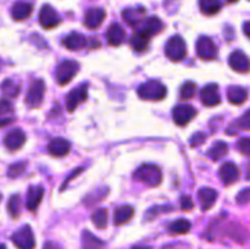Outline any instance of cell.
I'll list each match as a JSON object with an SVG mask.
<instances>
[{"label":"cell","instance_id":"obj_12","mask_svg":"<svg viewBox=\"0 0 250 249\" xmlns=\"http://www.w3.org/2000/svg\"><path fill=\"white\" fill-rule=\"evenodd\" d=\"M104 19H105V10L101 7H92L86 10L83 23L88 29H97L104 22Z\"/></svg>","mask_w":250,"mask_h":249},{"label":"cell","instance_id":"obj_22","mask_svg":"<svg viewBox=\"0 0 250 249\" xmlns=\"http://www.w3.org/2000/svg\"><path fill=\"white\" fill-rule=\"evenodd\" d=\"M13 104L6 98L0 100V128H6L13 122Z\"/></svg>","mask_w":250,"mask_h":249},{"label":"cell","instance_id":"obj_6","mask_svg":"<svg viewBox=\"0 0 250 249\" xmlns=\"http://www.w3.org/2000/svg\"><path fill=\"white\" fill-rule=\"evenodd\" d=\"M198 114L196 109L189 104H179L173 110V120L177 126H186L189 125L193 117Z\"/></svg>","mask_w":250,"mask_h":249},{"label":"cell","instance_id":"obj_43","mask_svg":"<svg viewBox=\"0 0 250 249\" xmlns=\"http://www.w3.org/2000/svg\"><path fill=\"white\" fill-rule=\"evenodd\" d=\"M243 32L246 34V37H249L250 38V21L245 22V25H243Z\"/></svg>","mask_w":250,"mask_h":249},{"label":"cell","instance_id":"obj_35","mask_svg":"<svg viewBox=\"0 0 250 249\" xmlns=\"http://www.w3.org/2000/svg\"><path fill=\"white\" fill-rule=\"evenodd\" d=\"M107 192H108V189H107V188H101V189L95 191L94 194H91V195L85 200V204H86V205H91V204H97V203H100L101 200H104V198H105Z\"/></svg>","mask_w":250,"mask_h":249},{"label":"cell","instance_id":"obj_40","mask_svg":"<svg viewBox=\"0 0 250 249\" xmlns=\"http://www.w3.org/2000/svg\"><path fill=\"white\" fill-rule=\"evenodd\" d=\"M205 139H207V135H205L204 132H199V134H196V135H193V136L190 138V145H192V147H198V145H201Z\"/></svg>","mask_w":250,"mask_h":249},{"label":"cell","instance_id":"obj_25","mask_svg":"<svg viewBox=\"0 0 250 249\" xmlns=\"http://www.w3.org/2000/svg\"><path fill=\"white\" fill-rule=\"evenodd\" d=\"M217 197H218L217 191H214V189H211V188H204V189H201V191L198 192V198H199V203H201V205H202V210H209V208L215 204Z\"/></svg>","mask_w":250,"mask_h":249},{"label":"cell","instance_id":"obj_9","mask_svg":"<svg viewBox=\"0 0 250 249\" xmlns=\"http://www.w3.org/2000/svg\"><path fill=\"white\" fill-rule=\"evenodd\" d=\"M60 22H62V18L59 16V13L50 4H45V6L41 7V10H40V25L44 29H51V28L57 26Z\"/></svg>","mask_w":250,"mask_h":249},{"label":"cell","instance_id":"obj_39","mask_svg":"<svg viewBox=\"0 0 250 249\" xmlns=\"http://www.w3.org/2000/svg\"><path fill=\"white\" fill-rule=\"evenodd\" d=\"M237 147H239V150H240L245 156L250 157V138H240Z\"/></svg>","mask_w":250,"mask_h":249},{"label":"cell","instance_id":"obj_26","mask_svg":"<svg viewBox=\"0 0 250 249\" xmlns=\"http://www.w3.org/2000/svg\"><path fill=\"white\" fill-rule=\"evenodd\" d=\"M248 91L243 88V87H230L229 88V92H227V97H229V101L231 104H237V106H242L246 103L248 100Z\"/></svg>","mask_w":250,"mask_h":249},{"label":"cell","instance_id":"obj_1","mask_svg":"<svg viewBox=\"0 0 250 249\" xmlns=\"http://www.w3.org/2000/svg\"><path fill=\"white\" fill-rule=\"evenodd\" d=\"M135 179L141 181L142 183H145L146 186H158L163 181V173L161 169L158 166L154 164H145L141 166L136 172H135Z\"/></svg>","mask_w":250,"mask_h":249},{"label":"cell","instance_id":"obj_7","mask_svg":"<svg viewBox=\"0 0 250 249\" xmlns=\"http://www.w3.org/2000/svg\"><path fill=\"white\" fill-rule=\"evenodd\" d=\"M12 242L19 249H34L35 248V238L29 226L21 227L16 233L12 235Z\"/></svg>","mask_w":250,"mask_h":249},{"label":"cell","instance_id":"obj_44","mask_svg":"<svg viewBox=\"0 0 250 249\" xmlns=\"http://www.w3.org/2000/svg\"><path fill=\"white\" fill-rule=\"evenodd\" d=\"M44 249H62L59 245H56V244H53V242H47L45 245H44Z\"/></svg>","mask_w":250,"mask_h":249},{"label":"cell","instance_id":"obj_28","mask_svg":"<svg viewBox=\"0 0 250 249\" xmlns=\"http://www.w3.org/2000/svg\"><path fill=\"white\" fill-rule=\"evenodd\" d=\"M199 7H201L202 13L211 16L221 10L223 1L221 0H199Z\"/></svg>","mask_w":250,"mask_h":249},{"label":"cell","instance_id":"obj_24","mask_svg":"<svg viewBox=\"0 0 250 249\" xmlns=\"http://www.w3.org/2000/svg\"><path fill=\"white\" fill-rule=\"evenodd\" d=\"M44 197V189L41 186H32L28 191V197H26V208L29 211H35L41 203Z\"/></svg>","mask_w":250,"mask_h":249},{"label":"cell","instance_id":"obj_17","mask_svg":"<svg viewBox=\"0 0 250 249\" xmlns=\"http://www.w3.org/2000/svg\"><path fill=\"white\" fill-rule=\"evenodd\" d=\"M239 169L234 163H224L220 169V179L224 185H233L239 179Z\"/></svg>","mask_w":250,"mask_h":249},{"label":"cell","instance_id":"obj_21","mask_svg":"<svg viewBox=\"0 0 250 249\" xmlns=\"http://www.w3.org/2000/svg\"><path fill=\"white\" fill-rule=\"evenodd\" d=\"M139 29L144 31L145 34H148L149 37H152L155 34H160L164 29V22L157 16H151V18H148L146 21L142 22V26Z\"/></svg>","mask_w":250,"mask_h":249},{"label":"cell","instance_id":"obj_8","mask_svg":"<svg viewBox=\"0 0 250 249\" xmlns=\"http://www.w3.org/2000/svg\"><path fill=\"white\" fill-rule=\"evenodd\" d=\"M196 53L202 60H214L218 54V48L209 37H199L196 43Z\"/></svg>","mask_w":250,"mask_h":249},{"label":"cell","instance_id":"obj_4","mask_svg":"<svg viewBox=\"0 0 250 249\" xmlns=\"http://www.w3.org/2000/svg\"><path fill=\"white\" fill-rule=\"evenodd\" d=\"M44 94H45V84L41 79L34 81L31 84L28 92H26V98H25L26 106L31 107V109L40 107L42 100H44Z\"/></svg>","mask_w":250,"mask_h":249},{"label":"cell","instance_id":"obj_48","mask_svg":"<svg viewBox=\"0 0 250 249\" xmlns=\"http://www.w3.org/2000/svg\"><path fill=\"white\" fill-rule=\"evenodd\" d=\"M0 249H6V247L4 245H0Z\"/></svg>","mask_w":250,"mask_h":249},{"label":"cell","instance_id":"obj_23","mask_svg":"<svg viewBox=\"0 0 250 249\" xmlns=\"http://www.w3.org/2000/svg\"><path fill=\"white\" fill-rule=\"evenodd\" d=\"M86 44H88L86 38L79 32H72L67 37H64V40H63V45L69 50H73V51L83 48Z\"/></svg>","mask_w":250,"mask_h":249},{"label":"cell","instance_id":"obj_41","mask_svg":"<svg viewBox=\"0 0 250 249\" xmlns=\"http://www.w3.org/2000/svg\"><path fill=\"white\" fill-rule=\"evenodd\" d=\"M237 203H239V204H248V203H250V188L243 189V191L237 195Z\"/></svg>","mask_w":250,"mask_h":249},{"label":"cell","instance_id":"obj_3","mask_svg":"<svg viewBox=\"0 0 250 249\" xmlns=\"http://www.w3.org/2000/svg\"><path fill=\"white\" fill-rule=\"evenodd\" d=\"M166 54L170 60L173 62H180L186 59V43L180 35H174L171 37L167 44H166Z\"/></svg>","mask_w":250,"mask_h":249},{"label":"cell","instance_id":"obj_20","mask_svg":"<svg viewBox=\"0 0 250 249\" xmlns=\"http://www.w3.org/2000/svg\"><path fill=\"white\" fill-rule=\"evenodd\" d=\"M149 43H151V37L148 34H145L144 31L138 29L133 35H132V40H130V45L135 51L138 53H142L145 51L148 47H149Z\"/></svg>","mask_w":250,"mask_h":249},{"label":"cell","instance_id":"obj_10","mask_svg":"<svg viewBox=\"0 0 250 249\" xmlns=\"http://www.w3.org/2000/svg\"><path fill=\"white\" fill-rule=\"evenodd\" d=\"M86 98H88V85L83 84V85H81V87L72 90V91L67 94V97H66V109H67L69 112H75V109H76L81 103L86 101Z\"/></svg>","mask_w":250,"mask_h":249},{"label":"cell","instance_id":"obj_33","mask_svg":"<svg viewBox=\"0 0 250 249\" xmlns=\"http://www.w3.org/2000/svg\"><path fill=\"white\" fill-rule=\"evenodd\" d=\"M168 230H170L171 235H186V233L190 230V223H189L188 220L180 219V220L174 222V223L170 226Z\"/></svg>","mask_w":250,"mask_h":249},{"label":"cell","instance_id":"obj_38","mask_svg":"<svg viewBox=\"0 0 250 249\" xmlns=\"http://www.w3.org/2000/svg\"><path fill=\"white\" fill-rule=\"evenodd\" d=\"M233 128H239V129H249L250 131V110H248L237 122L233 123L231 129Z\"/></svg>","mask_w":250,"mask_h":249},{"label":"cell","instance_id":"obj_31","mask_svg":"<svg viewBox=\"0 0 250 249\" xmlns=\"http://www.w3.org/2000/svg\"><path fill=\"white\" fill-rule=\"evenodd\" d=\"M227 153H229L227 144L223 142V141H218V142H215V145H212V147L208 150V157H209L211 160L217 161V160H221Z\"/></svg>","mask_w":250,"mask_h":249},{"label":"cell","instance_id":"obj_36","mask_svg":"<svg viewBox=\"0 0 250 249\" xmlns=\"http://www.w3.org/2000/svg\"><path fill=\"white\" fill-rule=\"evenodd\" d=\"M195 92H196V84L195 82H186V84H183V87H182V90H180V95H182V98H185V100H189V98H192L193 95H195Z\"/></svg>","mask_w":250,"mask_h":249},{"label":"cell","instance_id":"obj_27","mask_svg":"<svg viewBox=\"0 0 250 249\" xmlns=\"http://www.w3.org/2000/svg\"><path fill=\"white\" fill-rule=\"evenodd\" d=\"M133 214H135V210H133L130 205L119 207V208L114 211V225H116V226L126 225L127 222H130V219L133 217Z\"/></svg>","mask_w":250,"mask_h":249},{"label":"cell","instance_id":"obj_16","mask_svg":"<svg viewBox=\"0 0 250 249\" xmlns=\"http://www.w3.org/2000/svg\"><path fill=\"white\" fill-rule=\"evenodd\" d=\"M47 151L53 157H64L70 151V142L64 138H56L48 144Z\"/></svg>","mask_w":250,"mask_h":249},{"label":"cell","instance_id":"obj_47","mask_svg":"<svg viewBox=\"0 0 250 249\" xmlns=\"http://www.w3.org/2000/svg\"><path fill=\"white\" fill-rule=\"evenodd\" d=\"M229 3H236V1H239V0H227Z\"/></svg>","mask_w":250,"mask_h":249},{"label":"cell","instance_id":"obj_49","mask_svg":"<svg viewBox=\"0 0 250 249\" xmlns=\"http://www.w3.org/2000/svg\"><path fill=\"white\" fill-rule=\"evenodd\" d=\"M0 201H1V194H0Z\"/></svg>","mask_w":250,"mask_h":249},{"label":"cell","instance_id":"obj_11","mask_svg":"<svg viewBox=\"0 0 250 249\" xmlns=\"http://www.w3.org/2000/svg\"><path fill=\"white\" fill-rule=\"evenodd\" d=\"M229 65H230V68H231L233 70L240 72V73H246V72H249L250 70L249 57H248L243 51H240V50L233 51V53L230 54V57H229Z\"/></svg>","mask_w":250,"mask_h":249},{"label":"cell","instance_id":"obj_45","mask_svg":"<svg viewBox=\"0 0 250 249\" xmlns=\"http://www.w3.org/2000/svg\"><path fill=\"white\" fill-rule=\"evenodd\" d=\"M133 249H151L149 247H136V248H133Z\"/></svg>","mask_w":250,"mask_h":249},{"label":"cell","instance_id":"obj_5","mask_svg":"<svg viewBox=\"0 0 250 249\" xmlns=\"http://www.w3.org/2000/svg\"><path fill=\"white\" fill-rule=\"evenodd\" d=\"M78 70H79L78 62H75V60H64V62H62V63L59 65L57 73H56L57 82H59L60 85L69 84V82L75 78V75L78 73Z\"/></svg>","mask_w":250,"mask_h":249},{"label":"cell","instance_id":"obj_32","mask_svg":"<svg viewBox=\"0 0 250 249\" xmlns=\"http://www.w3.org/2000/svg\"><path fill=\"white\" fill-rule=\"evenodd\" d=\"M92 223L98 227V229H105L107 227V222H108V213L104 208H100L97 211H94L92 214Z\"/></svg>","mask_w":250,"mask_h":249},{"label":"cell","instance_id":"obj_37","mask_svg":"<svg viewBox=\"0 0 250 249\" xmlns=\"http://www.w3.org/2000/svg\"><path fill=\"white\" fill-rule=\"evenodd\" d=\"M25 167H26V163H16V164H13V166L9 167L7 176L12 178V179H16V178H19L25 172Z\"/></svg>","mask_w":250,"mask_h":249},{"label":"cell","instance_id":"obj_19","mask_svg":"<svg viewBox=\"0 0 250 249\" xmlns=\"http://www.w3.org/2000/svg\"><path fill=\"white\" fill-rule=\"evenodd\" d=\"M34 10V6L32 3H28V1H16L12 7V18L15 21H23L26 18L31 16Z\"/></svg>","mask_w":250,"mask_h":249},{"label":"cell","instance_id":"obj_29","mask_svg":"<svg viewBox=\"0 0 250 249\" xmlns=\"http://www.w3.org/2000/svg\"><path fill=\"white\" fill-rule=\"evenodd\" d=\"M82 248L83 249H103L104 248V242L101 239H98L97 236H94L91 232L85 230L82 233Z\"/></svg>","mask_w":250,"mask_h":249},{"label":"cell","instance_id":"obj_15","mask_svg":"<svg viewBox=\"0 0 250 249\" xmlns=\"http://www.w3.org/2000/svg\"><path fill=\"white\" fill-rule=\"evenodd\" d=\"M201 100L207 107H214L218 106L221 103L220 98V92H218V87L217 84H209L207 85L202 91H201Z\"/></svg>","mask_w":250,"mask_h":249},{"label":"cell","instance_id":"obj_42","mask_svg":"<svg viewBox=\"0 0 250 249\" xmlns=\"http://www.w3.org/2000/svg\"><path fill=\"white\" fill-rule=\"evenodd\" d=\"M182 208L185 210V211H189V210H192L193 208V201H192V198H189V197H182Z\"/></svg>","mask_w":250,"mask_h":249},{"label":"cell","instance_id":"obj_34","mask_svg":"<svg viewBox=\"0 0 250 249\" xmlns=\"http://www.w3.org/2000/svg\"><path fill=\"white\" fill-rule=\"evenodd\" d=\"M7 211H9V214H10L13 219H18V217H19V213H21V198H19V195H13V197L9 200Z\"/></svg>","mask_w":250,"mask_h":249},{"label":"cell","instance_id":"obj_46","mask_svg":"<svg viewBox=\"0 0 250 249\" xmlns=\"http://www.w3.org/2000/svg\"><path fill=\"white\" fill-rule=\"evenodd\" d=\"M248 179H250V166L248 167Z\"/></svg>","mask_w":250,"mask_h":249},{"label":"cell","instance_id":"obj_14","mask_svg":"<svg viewBox=\"0 0 250 249\" xmlns=\"http://www.w3.org/2000/svg\"><path fill=\"white\" fill-rule=\"evenodd\" d=\"M145 15H146V10L145 7H130V9H125L122 16L125 19V22L130 26H138L141 25L144 21H145Z\"/></svg>","mask_w":250,"mask_h":249},{"label":"cell","instance_id":"obj_2","mask_svg":"<svg viewBox=\"0 0 250 249\" xmlns=\"http://www.w3.org/2000/svg\"><path fill=\"white\" fill-rule=\"evenodd\" d=\"M138 95L142 100H148V101H160L167 95V88L158 82V81H149L146 84H142L138 88Z\"/></svg>","mask_w":250,"mask_h":249},{"label":"cell","instance_id":"obj_13","mask_svg":"<svg viewBox=\"0 0 250 249\" xmlns=\"http://www.w3.org/2000/svg\"><path fill=\"white\" fill-rule=\"evenodd\" d=\"M25 141H26V135L22 129H13L4 136V145L10 151H18L19 148H22Z\"/></svg>","mask_w":250,"mask_h":249},{"label":"cell","instance_id":"obj_18","mask_svg":"<svg viewBox=\"0 0 250 249\" xmlns=\"http://www.w3.org/2000/svg\"><path fill=\"white\" fill-rule=\"evenodd\" d=\"M105 38H107V43L110 45L116 47V45H120L122 43H125L126 32H125V29L119 23H113V25H110V28L105 32Z\"/></svg>","mask_w":250,"mask_h":249},{"label":"cell","instance_id":"obj_30","mask_svg":"<svg viewBox=\"0 0 250 249\" xmlns=\"http://www.w3.org/2000/svg\"><path fill=\"white\" fill-rule=\"evenodd\" d=\"M0 90H1V92H3L4 97L15 98V97H18V94L21 91V87H19V84H16L12 79H4L1 82V85H0Z\"/></svg>","mask_w":250,"mask_h":249}]
</instances>
